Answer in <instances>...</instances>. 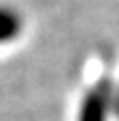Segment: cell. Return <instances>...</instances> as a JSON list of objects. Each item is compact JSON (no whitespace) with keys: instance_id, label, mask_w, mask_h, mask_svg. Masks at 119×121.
Here are the masks:
<instances>
[{"instance_id":"1","label":"cell","mask_w":119,"mask_h":121,"mask_svg":"<svg viewBox=\"0 0 119 121\" xmlns=\"http://www.w3.org/2000/svg\"><path fill=\"white\" fill-rule=\"evenodd\" d=\"M19 30V19L11 11H0V40H6L15 36Z\"/></svg>"}]
</instances>
